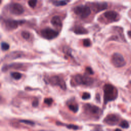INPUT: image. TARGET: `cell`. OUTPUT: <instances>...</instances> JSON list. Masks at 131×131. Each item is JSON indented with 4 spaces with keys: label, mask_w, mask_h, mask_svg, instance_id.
Wrapping results in <instances>:
<instances>
[{
    "label": "cell",
    "mask_w": 131,
    "mask_h": 131,
    "mask_svg": "<svg viewBox=\"0 0 131 131\" xmlns=\"http://www.w3.org/2000/svg\"><path fill=\"white\" fill-rule=\"evenodd\" d=\"M104 103L115 100L117 97V91L110 84H106L103 86Z\"/></svg>",
    "instance_id": "6da1fadb"
},
{
    "label": "cell",
    "mask_w": 131,
    "mask_h": 131,
    "mask_svg": "<svg viewBox=\"0 0 131 131\" xmlns=\"http://www.w3.org/2000/svg\"><path fill=\"white\" fill-rule=\"evenodd\" d=\"M74 12L77 15L82 18H86L91 13L90 7L83 5H80L75 7L74 8Z\"/></svg>",
    "instance_id": "7a4b0ae2"
},
{
    "label": "cell",
    "mask_w": 131,
    "mask_h": 131,
    "mask_svg": "<svg viewBox=\"0 0 131 131\" xmlns=\"http://www.w3.org/2000/svg\"><path fill=\"white\" fill-rule=\"evenodd\" d=\"M74 79L75 82L77 84L88 86L91 85L93 83V79L86 75L77 74L74 76Z\"/></svg>",
    "instance_id": "3957f363"
},
{
    "label": "cell",
    "mask_w": 131,
    "mask_h": 131,
    "mask_svg": "<svg viewBox=\"0 0 131 131\" xmlns=\"http://www.w3.org/2000/svg\"><path fill=\"white\" fill-rule=\"evenodd\" d=\"M112 62L113 64L117 68L122 67L126 64L125 60L123 56L120 53H114L112 57Z\"/></svg>",
    "instance_id": "277c9868"
},
{
    "label": "cell",
    "mask_w": 131,
    "mask_h": 131,
    "mask_svg": "<svg viewBox=\"0 0 131 131\" xmlns=\"http://www.w3.org/2000/svg\"><path fill=\"white\" fill-rule=\"evenodd\" d=\"M41 35L47 39H52L56 37L58 35V32L49 28H45L41 31Z\"/></svg>",
    "instance_id": "5b68a950"
},
{
    "label": "cell",
    "mask_w": 131,
    "mask_h": 131,
    "mask_svg": "<svg viewBox=\"0 0 131 131\" xmlns=\"http://www.w3.org/2000/svg\"><path fill=\"white\" fill-rule=\"evenodd\" d=\"M49 82L53 85H58L61 89H66V84L64 80L58 76H53L50 78Z\"/></svg>",
    "instance_id": "8992f818"
},
{
    "label": "cell",
    "mask_w": 131,
    "mask_h": 131,
    "mask_svg": "<svg viewBox=\"0 0 131 131\" xmlns=\"http://www.w3.org/2000/svg\"><path fill=\"white\" fill-rule=\"evenodd\" d=\"M9 11L13 14L20 15L24 12V10L20 4L18 3H13L10 5Z\"/></svg>",
    "instance_id": "52a82bcc"
},
{
    "label": "cell",
    "mask_w": 131,
    "mask_h": 131,
    "mask_svg": "<svg viewBox=\"0 0 131 131\" xmlns=\"http://www.w3.org/2000/svg\"><path fill=\"white\" fill-rule=\"evenodd\" d=\"M119 119L117 116L114 114L108 115L104 119V122L110 125H114L116 124Z\"/></svg>",
    "instance_id": "ba28073f"
},
{
    "label": "cell",
    "mask_w": 131,
    "mask_h": 131,
    "mask_svg": "<svg viewBox=\"0 0 131 131\" xmlns=\"http://www.w3.org/2000/svg\"><path fill=\"white\" fill-rule=\"evenodd\" d=\"M85 109L88 112L91 114L97 115H99L101 112V110L98 106L94 105H91L90 104H86L85 105Z\"/></svg>",
    "instance_id": "9c48e42d"
},
{
    "label": "cell",
    "mask_w": 131,
    "mask_h": 131,
    "mask_svg": "<svg viewBox=\"0 0 131 131\" xmlns=\"http://www.w3.org/2000/svg\"><path fill=\"white\" fill-rule=\"evenodd\" d=\"M104 16L107 19L111 21H116L119 19L118 14L114 11H106L104 13Z\"/></svg>",
    "instance_id": "30bf717a"
},
{
    "label": "cell",
    "mask_w": 131,
    "mask_h": 131,
    "mask_svg": "<svg viewBox=\"0 0 131 131\" xmlns=\"http://www.w3.org/2000/svg\"><path fill=\"white\" fill-rule=\"evenodd\" d=\"M92 6L95 12H98L106 9L107 5L106 3H93L92 4Z\"/></svg>",
    "instance_id": "8fae6325"
},
{
    "label": "cell",
    "mask_w": 131,
    "mask_h": 131,
    "mask_svg": "<svg viewBox=\"0 0 131 131\" xmlns=\"http://www.w3.org/2000/svg\"><path fill=\"white\" fill-rule=\"evenodd\" d=\"M23 21H18L14 20H8L5 21V26L8 29H15L18 27V26L23 23Z\"/></svg>",
    "instance_id": "7c38bea8"
},
{
    "label": "cell",
    "mask_w": 131,
    "mask_h": 131,
    "mask_svg": "<svg viewBox=\"0 0 131 131\" xmlns=\"http://www.w3.org/2000/svg\"><path fill=\"white\" fill-rule=\"evenodd\" d=\"M51 23L53 26L56 27H61L62 26L61 20L58 16H53L51 20Z\"/></svg>",
    "instance_id": "4fadbf2b"
},
{
    "label": "cell",
    "mask_w": 131,
    "mask_h": 131,
    "mask_svg": "<svg viewBox=\"0 0 131 131\" xmlns=\"http://www.w3.org/2000/svg\"><path fill=\"white\" fill-rule=\"evenodd\" d=\"M75 33L77 34H84L88 33V31L81 26H76L73 30Z\"/></svg>",
    "instance_id": "5bb4252c"
},
{
    "label": "cell",
    "mask_w": 131,
    "mask_h": 131,
    "mask_svg": "<svg viewBox=\"0 0 131 131\" xmlns=\"http://www.w3.org/2000/svg\"><path fill=\"white\" fill-rule=\"evenodd\" d=\"M68 107L69 109L74 113H76L78 110V106L76 104H70L69 105Z\"/></svg>",
    "instance_id": "9a60e30c"
},
{
    "label": "cell",
    "mask_w": 131,
    "mask_h": 131,
    "mask_svg": "<svg viewBox=\"0 0 131 131\" xmlns=\"http://www.w3.org/2000/svg\"><path fill=\"white\" fill-rule=\"evenodd\" d=\"M68 3L67 0H61V1H55L53 2V4L57 6H64L67 5Z\"/></svg>",
    "instance_id": "2e32d148"
},
{
    "label": "cell",
    "mask_w": 131,
    "mask_h": 131,
    "mask_svg": "<svg viewBox=\"0 0 131 131\" xmlns=\"http://www.w3.org/2000/svg\"><path fill=\"white\" fill-rule=\"evenodd\" d=\"M11 76L16 80H18L21 77V74L18 72H13L11 74Z\"/></svg>",
    "instance_id": "e0dca14e"
},
{
    "label": "cell",
    "mask_w": 131,
    "mask_h": 131,
    "mask_svg": "<svg viewBox=\"0 0 131 131\" xmlns=\"http://www.w3.org/2000/svg\"><path fill=\"white\" fill-rule=\"evenodd\" d=\"M119 126L123 128H127L129 127V124L126 121L123 120L120 123Z\"/></svg>",
    "instance_id": "ac0fdd59"
},
{
    "label": "cell",
    "mask_w": 131,
    "mask_h": 131,
    "mask_svg": "<svg viewBox=\"0 0 131 131\" xmlns=\"http://www.w3.org/2000/svg\"><path fill=\"white\" fill-rule=\"evenodd\" d=\"M21 36L25 39H28L30 38V34L29 32H27V31H23L22 32L21 34Z\"/></svg>",
    "instance_id": "d6986e66"
},
{
    "label": "cell",
    "mask_w": 131,
    "mask_h": 131,
    "mask_svg": "<svg viewBox=\"0 0 131 131\" xmlns=\"http://www.w3.org/2000/svg\"><path fill=\"white\" fill-rule=\"evenodd\" d=\"M2 49L4 51H7L9 48V45L6 42H3L1 44Z\"/></svg>",
    "instance_id": "ffe728a7"
},
{
    "label": "cell",
    "mask_w": 131,
    "mask_h": 131,
    "mask_svg": "<svg viewBox=\"0 0 131 131\" xmlns=\"http://www.w3.org/2000/svg\"><path fill=\"white\" fill-rule=\"evenodd\" d=\"M37 0H29L28 2V5L31 8H34L36 5Z\"/></svg>",
    "instance_id": "44dd1931"
},
{
    "label": "cell",
    "mask_w": 131,
    "mask_h": 131,
    "mask_svg": "<svg viewBox=\"0 0 131 131\" xmlns=\"http://www.w3.org/2000/svg\"><path fill=\"white\" fill-rule=\"evenodd\" d=\"M83 46L84 47H90L91 43V41L89 39H84L83 40Z\"/></svg>",
    "instance_id": "7402d4cb"
},
{
    "label": "cell",
    "mask_w": 131,
    "mask_h": 131,
    "mask_svg": "<svg viewBox=\"0 0 131 131\" xmlns=\"http://www.w3.org/2000/svg\"><path fill=\"white\" fill-rule=\"evenodd\" d=\"M20 122L27 124H29V125H34V122L30 121V120H20Z\"/></svg>",
    "instance_id": "603a6c76"
},
{
    "label": "cell",
    "mask_w": 131,
    "mask_h": 131,
    "mask_svg": "<svg viewBox=\"0 0 131 131\" xmlns=\"http://www.w3.org/2000/svg\"><path fill=\"white\" fill-rule=\"evenodd\" d=\"M44 102L47 105H50L53 102V99L52 98H46L44 100Z\"/></svg>",
    "instance_id": "cb8c5ba5"
},
{
    "label": "cell",
    "mask_w": 131,
    "mask_h": 131,
    "mask_svg": "<svg viewBox=\"0 0 131 131\" xmlns=\"http://www.w3.org/2000/svg\"><path fill=\"white\" fill-rule=\"evenodd\" d=\"M91 97V95L89 93H87V92H85L83 94V95L82 96V99H84V100H86V99H89Z\"/></svg>",
    "instance_id": "d4e9b609"
},
{
    "label": "cell",
    "mask_w": 131,
    "mask_h": 131,
    "mask_svg": "<svg viewBox=\"0 0 131 131\" xmlns=\"http://www.w3.org/2000/svg\"><path fill=\"white\" fill-rule=\"evenodd\" d=\"M67 127L70 129H77L78 128V127L75 125L73 124H69L67 125Z\"/></svg>",
    "instance_id": "484cf974"
},
{
    "label": "cell",
    "mask_w": 131,
    "mask_h": 131,
    "mask_svg": "<svg viewBox=\"0 0 131 131\" xmlns=\"http://www.w3.org/2000/svg\"><path fill=\"white\" fill-rule=\"evenodd\" d=\"M86 71L87 72V73L88 74H93V71L92 69L90 67H87L86 68Z\"/></svg>",
    "instance_id": "4316f807"
},
{
    "label": "cell",
    "mask_w": 131,
    "mask_h": 131,
    "mask_svg": "<svg viewBox=\"0 0 131 131\" xmlns=\"http://www.w3.org/2000/svg\"><path fill=\"white\" fill-rule=\"evenodd\" d=\"M38 105V101L37 99H36V100H35L34 101H33L32 105L34 107H36V106H37Z\"/></svg>",
    "instance_id": "83f0119b"
},
{
    "label": "cell",
    "mask_w": 131,
    "mask_h": 131,
    "mask_svg": "<svg viewBox=\"0 0 131 131\" xmlns=\"http://www.w3.org/2000/svg\"><path fill=\"white\" fill-rule=\"evenodd\" d=\"M128 35L131 38V31H129L128 32Z\"/></svg>",
    "instance_id": "f1b7e54d"
},
{
    "label": "cell",
    "mask_w": 131,
    "mask_h": 131,
    "mask_svg": "<svg viewBox=\"0 0 131 131\" xmlns=\"http://www.w3.org/2000/svg\"><path fill=\"white\" fill-rule=\"evenodd\" d=\"M1 2H2V0H0V4H1Z\"/></svg>",
    "instance_id": "f546056e"
}]
</instances>
